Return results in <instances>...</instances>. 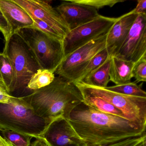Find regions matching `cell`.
Instances as JSON below:
<instances>
[{"mask_svg": "<svg viewBox=\"0 0 146 146\" xmlns=\"http://www.w3.org/2000/svg\"><path fill=\"white\" fill-rule=\"evenodd\" d=\"M68 120L88 146L108 145L146 135V127L102 112L83 102L72 110Z\"/></svg>", "mask_w": 146, "mask_h": 146, "instance_id": "obj_1", "label": "cell"}, {"mask_svg": "<svg viewBox=\"0 0 146 146\" xmlns=\"http://www.w3.org/2000/svg\"><path fill=\"white\" fill-rule=\"evenodd\" d=\"M23 98L38 116L49 124L60 118L69 119L74 108L83 102L76 84L59 76L49 85Z\"/></svg>", "mask_w": 146, "mask_h": 146, "instance_id": "obj_2", "label": "cell"}, {"mask_svg": "<svg viewBox=\"0 0 146 146\" xmlns=\"http://www.w3.org/2000/svg\"><path fill=\"white\" fill-rule=\"evenodd\" d=\"M49 124L23 97L12 96L8 103H0V130L13 131L37 138L42 137Z\"/></svg>", "mask_w": 146, "mask_h": 146, "instance_id": "obj_3", "label": "cell"}, {"mask_svg": "<svg viewBox=\"0 0 146 146\" xmlns=\"http://www.w3.org/2000/svg\"><path fill=\"white\" fill-rule=\"evenodd\" d=\"M3 53L11 62L13 69L10 93L27 89L31 77L40 69V64L29 45L17 33L5 41Z\"/></svg>", "mask_w": 146, "mask_h": 146, "instance_id": "obj_4", "label": "cell"}, {"mask_svg": "<svg viewBox=\"0 0 146 146\" xmlns=\"http://www.w3.org/2000/svg\"><path fill=\"white\" fill-rule=\"evenodd\" d=\"M16 33L29 45L41 69L54 73L64 58L63 41L50 37L34 27L21 29Z\"/></svg>", "mask_w": 146, "mask_h": 146, "instance_id": "obj_5", "label": "cell"}, {"mask_svg": "<svg viewBox=\"0 0 146 146\" xmlns=\"http://www.w3.org/2000/svg\"><path fill=\"white\" fill-rule=\"evenodd\" d=\"M74 83L81 92L105 100L120 110L127 119L146 127V98L122 94L82 82Z\"/></svg>", "mask_w": 146, "mask_h": 146, "instance_id": "obj_6", "label": "cell"}, {"mask_svg": "<svg viewBox=\"0 0 146 146\" xmlns=\"http://www.w3.org/2000/svg\"><path fill=\"white\" fill-rule=\"evenodd\" d=\"M107 35L93 40L66 56L54 73L68 81L76 82L91 59L106 48Z\"/></svg>", "mask_w": 146, "mask_h": 146, "instance_id": "obj_7", "label": "cell"}, {"mask_svg": "<svg viewBox=\"0 0 146 146\" xmlns=\"http://www.w3.org/2000/svg\"><path fill=\"white\" fill-rule=\"evenodd\" d=\"M117 19L100 15L93 21L70 31L63 41L64 58L93 40L107 35Z\"/></svg>", "mask_w": 146, "mask_h": 146, "instance_id": "obj_8", "label": "cell"}, {"mask_svg": "<svg viewBox=\"0 0 146 146\" xmlns=\"http://www.w3.org/2000/svg\"><path fill=\"white\" fill-rule=\"evenodd\" d=\"M113 56L134 63L146 57V14L137 15L126 39Z\"/></svg>", "mask_w": 146, "mask_h": 146, "instance_id": "obj_9", "label": "cell"}, {"mask_svg": "<svg viewBox=\"0 0 146 146\" xmlns=\"http://www.w3.org/2000/svg\"><path fill=\"white\" fill-rule=\"evenodd\" d=\"M23 7L31 17L46 23L57 32L62 38L70 32L63 18L47 1L40 0H13Z\"/></svg>", "mask_w": 146, "mask_h": 146, "instance_id": "obj_10", "label": "cell"}, {"mask_svg": "<svg viewBox=\"0 0 146 146\" xmlns=\"http://www.w3.org/2000/svg\"><path fill=\"white\" fill-rule=\"evenodd\" d=\"M42 137L49 146H88L68 119L64 118L51 122L44 131Z\"/></svg>", "mask_w": 146, "mask_h": 146, "instance_id": "obj_11", "label": "cell"}, {"mask_svg": "<svg viewBox=\"0 0 146 146\" xmlns=\"http://www.w3.org/2000/svg\"><path fill=\"white\" fill-rule=\"evenodd\" d=\"M70 29V31L93 21L100 14L94 8L85 5L65 1L55 8Z\"/></svg>", "mask_w": 146, "mask_h": 146, "instance_id": "obj_12", "label": "cell"}, {"mask_svg": "<svg viewBox=\"0 0 146 146\" xmlns=\"http://www.w3.org/2000/svg\"><path fill=\"white\" fill-rule=\"evenodd\" d=\"M137 15L132 10L117 18L107 36L106 48L109 56L116 54L123 45Z\"/></svg>", "mask_w": 146, "mask_h": 146, "instance_id": "obj_13", "label": "cell"}, {"mask_svg": "<svg viewBox=\"0 0 146 146\" xmlns=\"http://www.w3.org/2000/svg\"><path fill=\"white\" fill-rule=\"evenodd\" d=\"M0 9L10 25L13 34L21 29L34 27L29 14L13 0H0Z\"/></svg>", "mask_w": 146, "mask_h": 146, "instance_id": "obj_14", "label": "cell"}, {"mask_svg": "<svg viewBox=\"0 0 146 146\" xmlns=\"http://www.w3.org/2000/svg\"><path fill=\"white\" fill-rule=\"evenodd\" d=\"M135 63L116 56H111L110 81L116 85L131 82L133 78L132 69Z\"/></svg>", "mask_w": 146, "mask_h": 146, "instance_id": "obj_15", "label": "cell"}, {"mask_svg": "<svg viewBox=\"0 0 146 146\" xmlns=\"http://www.w3.org/2000/svg\"><path fill=\"white\" fill-rule=\"evenodd\" d=\"M111 56L99 67L90 73L83 81L85 84L90 86L106 88L110 82L109 72L111 66Z\"/></svg>", "mask_w": 146, "mask_h": 146, "instance_id": "obj_16", "label": "cell"}, {"mask_svg": "<svg viewBox=\"0 0 146 146\" xmlns=\"http://www.w3.org/2000/svg\"><path fill=\"white\" fill-rule=\"evenodd\" d=\"M81 92L83 98L84 103L89 106L104 113L126 118L120 110L105 100L84 92Z\"/></svg>", "mask_w": 146, "mask_h": 146, "instance_id": "obj_17", "label": "cell"}, {"mask_svg": "<svg viewBox=\"0 0 146 146\" xmlns=\"http://www.w3.org/2000/svg\"><path fill=\"white\" fill-rule=\"evenodd\" d=\"M55 77L54 73L52 72L40 69L31 77L27 89L34 91L44 88L52 83Z\"/></svg>", "mask_w": 146, "mask_h": 146, "instance_id": "obj_18", "label": "cell"}, {"mask_svg": "<svg viewBox=\"0 0 146 146\" xmlns=\"http://www.w3.org/2000/svg\"><path fill=\"white\" fill-rule=\"evenodd\" d=\"M113 92L130 96L146 98V93L142 89L140 85H137L135 82L115 86L107 87L105 88Z\"/></svg>", "mask_w": 146, "mask_h": 146, "instance_id": "obj_19", "label": "cell"}, {"mask_svg": "<svg viewBox=\"0 0 146 146\" xmlns=\"http://www.w3.org/2000/svg\"><path fill=\"white\" fill-rule=\"evenodd\" d=\"M110 56L106 48L97 53L88 63L76 82L83 81L85 78L100 66Z\"/></svg>", "mask_w": 146, "mask_h": 146, "instance_id": "obj_20", "label": "cell"}, {"mask_svg": "<svg viewBox=\"0 0 146 146\" xmlns=\"http://www.w3.org/2000/svg\"><path fill=\"white\" fill-rule=\"evenodd\" d=\"M0 131L4 138L11 143L13 146H31V137L8 130H1Z\"/></svg>", "mask_w": 146, "mask_h": 146, "instance_id": "obj_21", "label": "cell"}, {"mask_svg": "<svg viewBox=\"0 0 146 146\" xmlns=\"http://www.w3.org/2000/svg\"><path fill=\"white\" fill-rule=\"evenodd\" d=\"M0 73L2 81L9 90L13 79V69L9 59L3 53H0Z\"/></svg>", "mask_w": 146, "mask_h": 146, "instance_id": "obj_22", "label": "cell"}, {"mask_svg": "<svg viewBox=\"0 0 146 146\" xmlns=\"http://www.w3.org/2000/svg\"><path fill=\"white\" fill-rule=\"evenodd\" d=\"M72 3L85 5L99 10L105 7H112L119 3L125 2V0H70L69 1Z\"/></svg>", "mask_w": 146, "mask_h": 146, "instance_id": "obj_23", "label": "cell"}, {"mask_svg": "<svg viewBox=\"0 0 146 146\" xmlns=\"http://www.w3.org/2000/svg\"><path fill=\"white\" fill-rule=\"evenodd\" d=\"M132 75L136 83L146 82V57L142 58L135 63L132 69Z\"/></svg>", "mask_w": 146, "mask_h": 146, "instance_id": "obj_24", "label": "cell"}, {"mask_svg": "<svg viewBox=\"0 0 146 146\" xmlns=\"http://www.w3.org/2000/svg\"><path fill=\"white\" fill-rule=\"evenodd\" d=\"M31 17L34 22V27H33L38 29L39 30L45 33L47 35L49 36L50 37L63 41L64 39L62 38V36H60L57 32L53 29L49 25L46 24V23L34 17Z\"/></svg>", "mask_w": 146, "mask_h": 146, "instance_id": "obj_25", "label": "cell"}, {"mask_svg": "<svg viewBox=\"0 0 146 146\" xmlns=\"http://www.w3.org/2000/svg\"><path fill=\"white\" fill-rule=\"evenodd\" d=\"M146 139V135H145L138 137L128 138L111 144L96 146H137L140 143Z\"/></svg>", "mask_w": 146, "mask_h": 146, "instance_id": "obj_26", "label": "cell"}, {"mask_svg": "<svg viewBox=\"0 0 146 146\" xmlns=\"http://www.w3.org/2000/svg\"><path fill=\"white\" fill-rule=\"evenodd\" d=\"M0 31L3 34L5 41L12 35L13 33L10 25L6 19L3 13L0 9Z\"/></svg>", "mask_w": 146, "mask_h": 146, "instance_id": "obj_27", "label": "cell"}, {"mask_svg": "<svg viewBox=\"0 0 146 146\" xmlns=\"http://www.w3.org/2000/svg\"><path fill=\"white\" fill-rule=\"evenodd\" d=\"M12 96L4 82L0 81V103H8Z\"/></svg>", "mask_w": 146, "mask_h": 146, "instance_id": "obj_28", "label": "cell"}, {"mask_svg": "<svg viewBox=\"0 0 146 146\" xmlns=\"http://www.w3.org/2000/svg\"><path fill=\"white\" fill-rule=\"evenodd\" d=\"M132 11L137 15L146 14V0L137 1L136 7Z\"/></svg>", "mask_w": 146, "mask_h": 146, "instance_id": "obj_29", "label": "cell"}, {"mask_svg": "<svg viewBox=\"0 0 146 146\" xmlns=\"http://www.w3.org/2000/svg\"><path fill=\"white\" fill-rule=\"evenodd\" d=\"M36 140L31 143V146H49L45 139L42 137L36 138Z\"/></svg>", "mask_w": 146, "mask_h": 146, "instance_id": "obj_30", "label": "cell"}, {"mask_svg": "<svg viewBox=\"0 0 146 146\" xmlns=\"http://www.w3.org/2000/svg\"><path fill=\"white\" fill-rule=\"evenodd\" d=\"M0 146H13V145L7 140L5 142L2 143H0Z\"/></svg>", "mask_w": 146, "mask_h": 146, "instance_id": "obj_31", "label": "cell"}, {"mask_svg": "<svg viewBox=\"0 0 146 146\" xmlns=\"http://www.w3.org/2000/svg\"><path fill=\"white\" fill-rule=\"evenodd\" d=\"M137 146H146V139L140 143Z\"/></svg>", "mask_w": 146, "mask_h": 146, "instance_id": "obj_32", "label": "cell"}, {"mask_svg": "<svg viewBox=\"0 0 146 146\" xmlns=\"http://www.w3.org/2000/svg\"><path fill=\"white\" fill-rule=\"evenodd\" d=\"M7 140H6L5 139L4 137H2L0 135V143H2L5 142Z\"/></svg>", "mask_w": 146, "mask_h": 146, "instance_id": "obj_33", "label": "cell"}, {"mask_svg": "<svg viewBox=\"0 0 146 146\" xmlns=\"http://www.w3.org/2000/svg\"><path fill=\"white\" fill-rule=\"evenodd\" d=\"M0 81H2V78H1V73H0Z\"/></svg>", "mask_w": 146, "mask_h": 146, "instance_id": "obj_34", "label": "cell"}]
</instances>
